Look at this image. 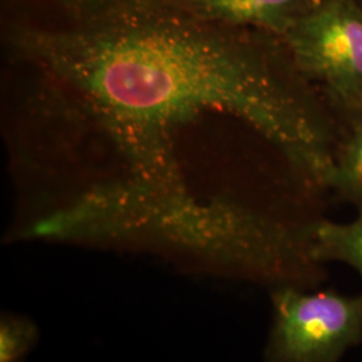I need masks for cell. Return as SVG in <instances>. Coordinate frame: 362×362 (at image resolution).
Listing matches in <instances>:
<instances>
[{
    "label": "cell",
    "mask_w": 362,
    "mask_h": 362,
    "mask_svg": "<svg viewBox=\"0 0 362 362\" xmlns=\"http://www.w3.org/2000/svg\"><path fill=\"white\" fill-rule=\"evenodd\" d=\"M298 70L351 113L362 110V6L315 0L282 38Z\"/></svg>",
    "instance_id": "3957f363"
},
{
    "label": "cell",
    "mask_w": 362,
    "mask_h": 362,
    "mask_svg": "<svg viewBox=\"0 0 362 362\" xmlns=\"http://www.w3.org/2000/svg\"><path fill=\"white\" fill-rule=\"evenodd\" d=\"M270 300L264 362H341L362 345V291L284 286L270 290Z\"/></svg>",
    "instance_id": "7a4b0ae2"
},
{
    "label": "cell",
    "mask_w": 362,
    "mask_h": 362,
    "mask_svg": "<svg viewBox=\"0 0 362 362\" xmlns=\"http://www.w3.org/2000/svg\"><path fill=\"white\" fill-rule=\"evenodd\" d=\"M38 341V329L26 317L6 313L0 318V362H25Z\"/></svg>",
    "instance_id": "52a82bcc"
},
{
    "label": "cell",
    "mask_w": 362,
    "mask_h": 362,
    "mask_svg": "<svg viewBox=\"0 0 362 362\" xmlns=\"http://www.w3.org/2000/svg\"><path fill=\"white\" fill-rule=\"evenodd\" d=\"M194 15L227 26L254 28L282 39L315 0H180Z\"/></svg>",
    "instance_id": "277c9868"
},
{
    "label": "cell",
    "mask_w": 362,
    "mask_h": 362,
    "mask_svg": "<svg viewBox=\"0 0 362 362\" xmlns=\"http://www.w3.org/2000/svg\"><path fill=\"white\" fill-rule=\"evenodd\" d=\"M353 115L349 136L334 155L329 188L362 214V110Z\"/></svg>",
    "instance_id": "8992f818"
},
{
    "label": "cell",
    "mask_w": 362,
    "mask_h": 362,
    "mask_svg": "<svg viewBox=\"0 0 362 362\" xmlns=\"http://www.w3.org/2000/svg\"><path fill=\"white\" fill-rule=\"evenodd\" d=\"M8 49L43 70L132 163L124 184L177 194L173 134L199 117H238L313 185L333 173L321 124L269 65L251 28L180 0H6Z\"/></svg>",
    "instance_id": "6da1fadb"
},
{
    "label": "cell",
    "mask_w": 362,
    "mask_h": 362,
    "mask_svg": "<svg viewBox=\"0 0 362 362\" xmlns=\"http://www.w3.org/2000/svg\"><path fill=\"white\" fill-rule=\"evenodd\" d=\"M358 3H360V4L362 6V0H358Z\"/></svg>",
    "instance_id": "ba28073f"
},
{
    "label": "cell",
    "mask_w": 362,
    "mask_h": 362,
    "mask_svg": "<svg viewBox=\"0 0 362 362\" xmlns=\"http://www.w3.org/2000/svg\"><path fill=\"white\" fill-rule=\"evenodd\" d=\"M313 252L320 263L348 264L362 278V214L349 223L320 220L313 233Z\"/></svg>",
    "instance_id": "5b68a950"
}]
</instances>
